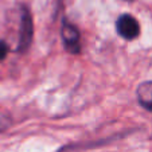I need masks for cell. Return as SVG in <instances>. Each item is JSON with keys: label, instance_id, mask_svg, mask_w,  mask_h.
<instances>
[{"label": "cell", "instance_id": "obj_3", "mask_svg": "<svg viewBox=\"0 0 152 152\" xmlns=\"http://www.w3.org/2000/svg\"><path fill=\"white\" fill-rule=\"evenodd\" d=\"M63 46L70 54H80L81 51V43H80V32L77 27L73 26L70 22L63 20L62 28H61Z\"/></svg>", "mask_w": 152, "mask_h": 152}, {"label": "cell", "instance_id": "obj_1", "mask_svg": "<svg viewBox=\"0 0 152 152\" xmlns=\"http://www.w3.org/2000/svg\"><path fill=\"white\" fill-rule=\"evenodd\" d=\"M34 39V23L30 11L23 7L22 8V19H20V31H19V42H18V51L24 53L30 49Z\"/></svg>", "mask_w": 152, "mask_h": 152}, {"label": "cell", "instance_id": "obj_5", "mask_svg": "<svg viewBox=\"0 0 152 152\" xmlns=\"http://www.w3.org/2000/svg\"><path fill=\"white\" fill-rule=\"evenodd\" d=\"M7 54H8V46L4 40H0V62L6 59Z\"/></svg>", "mask_w": 152, "mask_h": 152}, {"label": "cell", "instance_id": "obj_2", "mask_svg": "<svg viewBox=\"0 0 152 152\" xmlns=\"http://www.w3.org/2000/svg\"><path fill=\"white\" fill-rule=\"evenodd\" d=\"M116 30L121 38L126 40H132L140 35V24L132 15L124 14L116 22Z\"/></svg>", "mask_w": 152, "mask_h": 152}, {"label": "cell", "instance_id": "obj_6", "mask_svg": "<svg viewBox=\"0 0 152 152\" xmlns=\"http://www.w3.org/2000/svg\"><path fill=\"white\" fill-rule=\"evenodd\" d=\"M125 1H133V0H125Z\"/></svg>", "mask_w": 152, "mask_h": 152}, {"label": "cell", "instance_id": "obj_4", "mask_svg": "<svg viewBox=\"0 0 152 152\" xmlns=\"http://www.w3.org/2000/svg\"><path fill=\"white\" fill-rule=\"evenodd\" d=\"M137 100L143 108L152 112V81H145L137 88Z\"/></svg>", "mask_w": 152, "mask_h": 152}]
</instances>
